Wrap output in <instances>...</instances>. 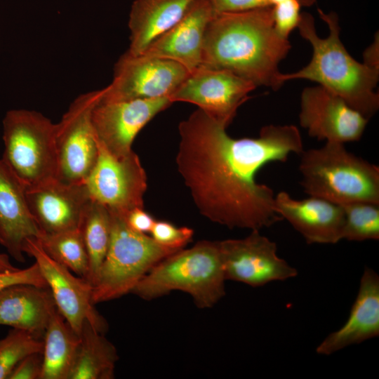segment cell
<instances>
[{"label":"cell","instance_id":"cell-2","mask_svg":"<svg viewBox=\"0 0 379 379\" xmlns=\"http://www.w3.org/2000/svg\"><path fill=\"white\" fill-rule=\"evenodd\" d=\"M291 48L274 29L272 6L216 13L206 31L200 66L277 90L284 84L278 67Z\"/></svg>","mask_w":379,"mask_h":379},{"label":"cell","instance_id":"cell-33","mask_svg":"<svg viewBox=\"0 0 379 379\" xmlns=\"http://www.w3.org/2000/svg\"><path fill=\"white\" fill-rule=\"evenodd\" d=\"M215 13H238L270 6L268 0H211Z\"/></svg>","mask_w":379,"mask_h":379},{"label":"cell","instance_id":"cell-28","mask_svg":"<svg viewBox=\"0 0 379 379\" xmlns=\"http://www.w3.org/2000/svg\"><path fill=\"white\" fill-rule=\"evenodd\" d=\"M44 341L33 334L13 328L0 340V379H8L18 363L29 354L43 352Z\"/></svg>","mask_w":379,"mask_h":379},{"label":"cell","instance_id":"cell-21","mask_svg":"<svg viewBox=\"0 0 379 379\" xmlns=\"http://www.w3.org/2000/svg\"><path fill=\"white\" fill-rule=\"evenodd\" d=\"M57 310L48 287L16 284L0 291V325L44 335Z\"/></svg>","mask_w":379,"mask_h":379},{"label":"cell","instance_id":"cell-31","mask_svg":"<svg viewBox=\"0 0 379 379\" xmlns=\"http://www.w3.org/2000/svg\"><path fill=\"white\" fill-rule=\"evenodd\" d=\"M16 284H32L41 287H48L47 284L35 262L25 269L0 271V291Z\"/></svg>","mask_w":379,"mask_h":379},{"label":"cell","instance_id":"cell-11","mask_svg":"<svg viewBox=\"0 0 379 379\" xmlns=\"http://www.w3.org/2000/svg\"><path fill=\"white\" fill-rule=\"evenodd\" d=\"M24 253L33 257L50 289L56 308L71 328L79 335L87 320L99 332L107 331L108 324L95 310L92 301V285L84 278L74 275L69 269L51 258L36 239H28Z\"/></svg>","mask_w":379,"mask_h":379},{"label":"cell","instance_id":"cell-1","mask_svg":"<svg viewBox=\"0 0 379 379\" xmlns=\"http://www.w3.org/2000/svg\"><path fill=\"white\" fill-rule=\"evenodd\" d=\"M226 127L200 109L178 126L176 164L199 213L228 228L260 230L282 218L273 190L255 180L270 162L300 154L303 144L294 125H267L257 138H233Z\"/></svg>","mask_w":379,"mask_h":379},{"label":"cell","instance_id":"cell-37","mask_svg":"<svg viewBox=\"0 0 379 379\" xmlns=\"http://www.w3.org/2000/svg\"><path fill=\"white\" fill-rule=\"evenodd\" d=\"M315 0H299L302 6H311Z\"/></svg>","mask_w":379,"mask_h":379},{"label":"cell","instance_id":"cell-8","mask_svg":"<svg viewBox=\"0 0 379 379\" xmlns=\"http://www.w3.org/2000/svg\"><path fill=\"white\" fill-rule=\"evenodd\" d=\"M102 88L79 95L55 124L58 179L85 183L98 155L92 124V111L102 95Z\"/></svg>","mask_w":379,"mask_h":379},{"label":"cell","instance_id":"cell-35","mask_svg":"<svg viewBox=\"0 0 379 379\" xmlns=\"http://www.w3.org/2000/svg\"><path fill=\"white\" fill-rule=\"evenodd\" d=\"M379 41L378 35L375 37L373 44L368 47L364 53V63L366 65L379 68Z\"/></svg>","mask_w":379,"mask_h":379},{"label":"cell","instance_id":"cell-27","mask_svg":"<svg viewBox=\"0 0 379 379\" xmlns=\"http://www.w3.org/2000/svg\"><path fill=\"white\" fill-rule=\"evenodd\" d=\"M341 206L344 211L342 239H379V204L360 201Z\"/></svg>","mask_w":379,"mask_h":379},{"label":"cell","instance_id":"cell-4","mask_svg":"<svg viewBox=\"0 0 379 379\" xmlns=\"http://www.w3.org/2000/svg\"><path fill=\"white\" fill-rule=\"evenodd\" d=\"M219 241H199L182 248L154 266L132 293L152 300L179 291L189 294L200 309L213 307L225 295Z\"/></svg>","mask_w":379,"mask_h":379},{"label":"cell","instance_id":"cell-15","mask_svg":"<svg viewBox=\"0 0 379 379\" xmlns=\"http://www.w3.org/2000/svg\"><path fill=\"white\" fill-rule=\"evenodd\" d=\"M299 121L310 136L344 144L360 140L368 119L319 85L302 91Z\"/></svg>","mask_w":379,"mask_h":379},{"label":"cell","instance_id":"cell-7","mask_svg":"<svg viewBox=\"0 0 379 379\" xmlns=\"http://www.w3.org/2000/svg\"><path fill=\"white\" fill-rule=\"evenodd\" d=\"M1 159L27 188L58 179L55 124L41 113L11 109L3 119Z\"/></svg>","mask_w":379,"mask_h":379},{"label":"cell","instance_id":"cell-5","mask_svg":"<svg viewBox=\"0 0 379 379\" xmlns=\"http://www.w3.org/2000/svg\"><path fill=\"white\" fill-rule=\"evenodd\" d=\"M299 171L305 193L344 205L379 204V168L349 152L343 143L326 142L303 150Z\"/></svg>","mask_w":379,"mask_h":379},{"label":"cell","instance_id":"cell-18","mask_svg":"<svg viewBox=\"0 0 379 379\" xmlns=\"http://www.w3.org/2000/svg\"><path fill=\"white\" fill-rule=\"evenodd\" d=\"M215 14L211 0H197L178 22L141 54L175 61L192 72L201 65L206 31Z\"/></svg>","mask_w":379,"mask_h":379},{"label":"cell","instance_id":"cell-14","mask_svg":"<svg viewBox=\"0 0 379 379\" xmlns=\"http://www.w3.org/2000/svg\"><path fill=\"white\" fill-rule=\"evenodd\" d=\"M169 97L120 101H100L92 111L96 141L112 155L121 157L131 151L141 129L168 108Z\"/></svg>","mask_w":379,"mask_h":379},{"label":"cell","instance_id":"cell-29","mask_svg":"<svg viewBox=\"0 0 379 379\" xmlns=\"http://www.w3.org/2000/svg\"><path fill=\"white\" fill-rule=\"evenodd\" d=\"M150 234L158 244L180 250L191 241L194 230L188 227H176L167 221L155 220Z\"/></svg>","mask_w":379,"mask_h":379},{"label":"cell","instance_id":"cell-13","mask_svg":"<svg viewBox=\"0 0 379 379\" xmlns=\"http://www.w3.org/2000/svg\"><path fill=\"white\" fill-rule=\"evenodd\" d=\"M257 86L230 72L199 66L169 97L172 102H186L198 106L226 128L238 108Z\"/></svg>","mask_w":379,"mask_h":379},{"label":"cell","instance_id":"cell-6","mask_svg":"<svg viewBox=\"0 0 379 379\" xmlns=\"http://www.w3.org/2000/svg\"><path fill=\"white\" fill-rule=\"evenodd\" d=\"M109 213L110 242L93 286L94 305L131 293L154 266L179 251L158 244L147 234L134 231L127 225L126 215Z\"/></svg>","mask_w":379,"mask_h":379},{"label":"cell","instance_id":"cell-38","mask_svg":"<svg viewBox=\"0 0 379 379\" xmlns=\"http://www.w3.org/2000/svg\"><path fill=\"white\" fill-rule=\"evenodd\" d=\"M286 0H268L271 6H274Z\"/></svg>","mask_w":379,"mask_h":379},{"label":"cell","instance_id":"cell-32","mask_svg":"<svg viewBox=\"0 0 379 379\" xmlns=\"http://www.w3.org/2000/svg\"><path fill=\"white\" fill-rule=\"evenodd\" d=\"M42 366V352L29 354L15 367L8 379H41Z\"/></svg>","mask_w":379,"mask_h":379},{"label":"cell","instance_id":"cell-22","mask_svg":"<svg viewBox=\"0 0 379 379\" xmlns=\"http://www.w3.org/2000/svg\"><path fill=\"white\" fill-rule=\"evenodd\" d=\"M197 0H135L129 15L128 52L138 55L173 27Z\"/></svg>","mask_w":379,"mask_h":379},{"label":"cell","instance_id":"cell-25","mask_svg":"<svg viewBox=\"0 0 379 379\" xmlns=\"http://www.w3.org/2000/svg\"><path fill=\"white\" fill-rule=\"evenodd\" d=\"M88 256V272L86 280L94 285L107 255L111 238V216L109 210L91 200L79 226Z\"/></svg>","mask_w":379,"mask_h":379},{"label":"cell","instance_id":"cell-24","mask_svg":"<svg viewBox=\"0 0 379 379\" xmlns=\"http://www.w3.org/2000/svg\"><path fill=\"white\" fill-rule=\"evenodd\" d=\"M44 337L41 379H68L79 344V335L56 310Z\"/></svg>","mask_w":379,"mask_h":379},{"label":"cell","instance_id":"cell-17","mask_svg":"<svg viewBox=\"0 0 379 379\" xmlns=\"http://www.w3.org/2000/svg\"><path fill=\"white\" fill-rule=\"evenodd\" d=\"M274 208L307 244H336L342 240L344 211L341 205L312 196L295 199L280 192L274 197Z\"/></svg>","mask_w":379,"mask_h":379},{"label":"cell","instance_id":"cell-19","mask_svg":"<svg viewBox=\"0 0 379 379\" xmlns=\"http://www.w3.org/2000/svg\"><path fill=\"white\" fill-rule=\"evenodd\" d=\"M41 234L28 206L26 187L0 159V244L23 262L25 241Z\"/></svg>","mask_w":379,"mask_h":379},{"label":"cell","instance_id":"cell-9","mask_svg":"<svg viewBox=\"0 0 379 379\" xmlns=\"http://www.w3.org/2000/svg\"><path fill=\"white\" fill-rule=\"evenodd\" d=\"M190 73L175 61L126 51L116 62L113 80L102 88L101 100L170 97Z\"/></svg>","mask_w":379,"mask_h":379},{"label":"cell","instance_id":"cell-20","mask_svg":"<svg viewBox=\"0 0 379 379\" xmlns=\"http://www.w3.org/2000/svg\"><path fill=\"white\" fill-rule=\"evenodd\" d=\"M378 335L379 276L366 267L347 321L319 343L316 352L320 355H330Z\"/></svg>","mask_w":379,"mask_h":379},{"label":"cell","instance_id":"cell-36","mask_svg":"<svg viewBox=\"0 0 379 379\" xmlns=\"http://www.w3.org/2000/svg\"><path fill=\"white\" fill-rule=\"evenodd\" d=\"M11 262L9 257L7 254L0 253V271H8L15 270Z\"/></svg>","mask_w":379,"mask_h":379},{"label":"cell","instance_id":"cell-23","mask_svg":"<svg viewBox=\"0 0 379 379\" xmlns=\"http://www.w3.org/2000/svg\"><path fill=\"white\" fill-rule=\"evenodd\" d=\"M119 359L117 348L86 320L68 379H112Z\"/></svg>","mask_w":379,"mask_h":379},{"label":"cell","instance_id":"cell-10","mask_svg":"<svg viewBox=\"0 0 379 379\" xmlns=\"http://www.w3.org/2000/svg\"><path fill=\"white\" fill-rule=\"evenodd\" d=\"M97 144L98 159L85 182L91 199L124 215L144 208L147 175L138 155L133 150L117 157Z\"/></svg>","mask_w":379,"mask_h":379},{"label":"cell","instance_id":"cell-34","mask_svg":"<svg viewBox=\"0 0 379 379\" xmlns=\"http://www.w3.org/2000/svg\"><path fill=\"white\" fill-rule=\"evenodd\" d=\"M130 228L140 233H150L155 222V219L144 208H136L128 212L125 216Z\"/></svg>","mask_w":379,"mask_h":379},{"label":"cell","instance_id":"cell-16","mask_svg":"<svg viewBox=\"0 0 379 379\" xmlns=\"http://www.w3.org/2000/svg\"><path fill=\"white\" fill-rule=\"evenodd\" d=\"M26 198L41 232L49 234L79 229L91 200L85 183L59 179L27 188Z\"/></svg>","mask_w":379,"mask_h":379},{"label":"cell","instance_id":"cell-30","mask_svg":"<svg viewBox=\"0 0 379 379\" xmlns=\"http://www.w3.org/2000/svg\"><path fill=\"white\" fill-rule=\"evenodd\" d=\"M301 6L299 0H286L272 6L274 27L282 37L288 39L290 33L298 27Z\"/></svg>","mask_w":379,"mask_h":379},{"label":"cell","instance_id":"cell-26","mask_svg":"<svg viewBox=\"0 0 379 379\" xmlns=\"http://www.w3.org/2000/svg\"><path fill=\"white\" fill-rule=\"evenodd\" d=\"M36 239L51 258L86 279L88 256L79 228L58 233L41 232Z\"/></svg>","mask_w":379,"mask_h":379},{"label":"cell","instance_id":"cell-12","mask_svg":"<svg viewBox=\"0 0 379 379\" xmlns=\"http://www.w3.org/2000/svg\"><path fill=\"white\" fill-rule=\"evenodd\" d=\"M219 246L226 281L260 287L298 275L296 268L278 256L276 243L260 230L242 239L219 241Z\"/></svg>","mask_w":379,"mask_h":379},{"label":"cell","instance_id":"cell-3","mask_svg":"<svg viewBox=\"0 0 379 379\" xmlns=\"http://www.w3.org/2000/svg\"><path fill=\"white\" fill-rule=\"evenodd\" d=\"M317 11L328 25V36L320 38L313 16L302 13L298 28L301 36L311 44L312 57L301 69L281 73V80L283 83L300 79L315 81L369 119L379 108V95L375 91L379 68L357 61L347 51L340 39V28L335 13H324L319 8Z\"/></svg>","mask_w":379,"mask_h":379}]
</instances>
